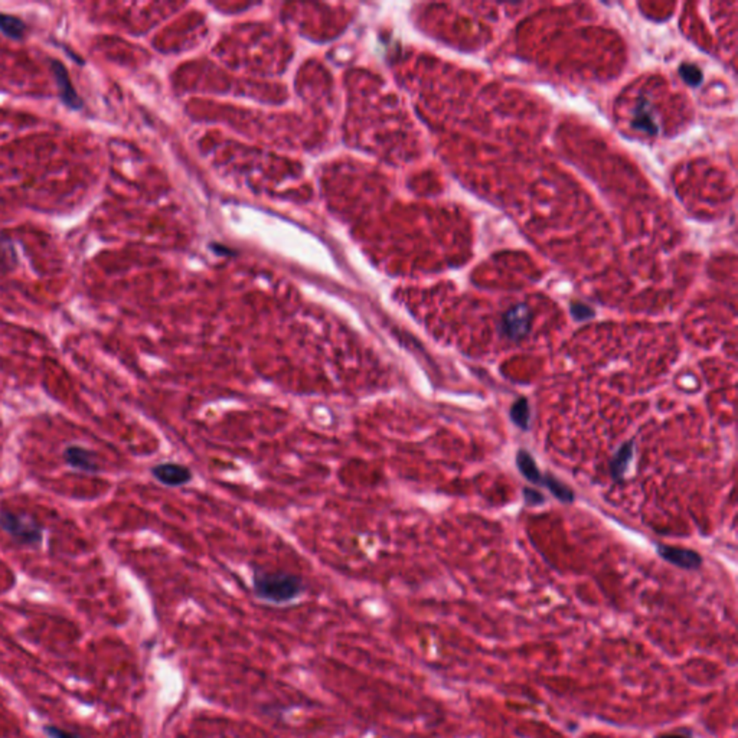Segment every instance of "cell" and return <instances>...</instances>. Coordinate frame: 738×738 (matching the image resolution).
<instances>
[{"label": "cell", "mask_w": 738, "mask_h": 738, "mask_svg": "<svg viewBox=\"0 0 738 738\" xmlns=\"http://www.w3.org/2000/svg\"><path fill=\"white\" fill-rule=\"evenodd\" d=\"M253 588L262 602L285 604L296 600L305 591V584L294 574L285 571H257L253 577Z\"/></svg>", "instance_id": "1"}, {"label": "cell", "mask_w": 738, "mask_h": 738, "mask_svg": "<svg viewBox=\"0 0 738 738\" xmlns=\"http://www.w3.org/2000/svg\"><path fill=\"white\" fill-rule=\"evenodd\" d=\"M0 531L17 547L37 550L45 539V528L37 518L6 507L0 509Z\"/></svg>", "instance_id": "2"}, {"label": "cell", "mask_w": 738, "mask_h": 738, "mask_svg": "<svg viewBox=\"0 0 738 738\" xmlns=\"http://www.w3.org/2000/svg\"><path fill=\"white\" fill-rule=\"evenodd\" d=\"M51 71L54 75L61 102L68 110L80 111L84 107V100L78 96L66 66L60 60H51Z\"/></svg>", "instance_id": "3"}, {"label": "cell", "mask_w": 738, "mask_h": 738, "mask_svg": "<svg viewBox=\"0 0 738 738\" xmlns=\"http://www.w3.org/2000/svg\"><path fill=\"white\" fill-rule=\"evenodd\" d=\"M502 333L514 342L523 339L531 330V310L526 305H516L502 318Z\"/></svg>", "instance_id": "4"}, {"label": "cell", "mask_w": 738, "mask_h": 738, "mask_svg": "<svg viewBox=\"0 0 738 738\" xmlns=\"http://www.w3.org/2000/svg\"><path fill=\"white\" fill-rule=\"evenodd\" d=\"M64 462L69 469L85 474H98L101 467L98 465V456L91 449L77 444H69L62 451Z\"/></svg>", "instance_id": "5"}, {"label": "cell", "mask_w": 738, "mask_h": 738, "mask_svg": "<svg viewBox=\"0 0 738 738\" xmlns=\"http://www.w3.org/2000/svg\"><path fill=\"white\" fill-rule=\"evenodd\" d=\"M150 473L157 482L166 487L185 486L193 478V473L188 466L181 465V463H174V462H165V463L156 465L152 467Z\"/></svg>", "instance_id": "6"}, {"label": "cell", "mask_w": 738, "mask_h": 738, "mask_svg": "<svg viewBox=\"0 0 738 738\" xmlns=\"http://www.w3.org/2000/svg\"><path fill=\"white\" fill-rule=\"evenodd\" d=\"M656 551L665 561L671 562V564L682 570H698L702 566V557L694 550L669 547L659 543Z\"/></svg>", "instance_id": "7"}, {"label": "cell", "mask_w": 738, "mask_h": 738, "mask_svg": "<svg viewBox=\"0 0 738 738\" xmlns=\"http://www.w3.org/2000/svg\"><path fill=\"white\" fill-rule=\"evenodd\" d=\"M633 454H635V442L630 440V442L624 443L618 450V453L613 456V459L610 462V473H611V478L614 480H616V482H622L623 480L626 471L630 467L631 460H633Z\"/></svg>", "instance_id": "8"}, {"label": "cell", "mask_w": 738, "mask_h": 738, "mask_svg": "<svg viewBox=\"0 0 738 738\" xmlns=\"http://www.w3.org/2000/svg\"><path fill=\"white\" fill-rule=\"evenodd\" d=\"M633 127L636 130H640L649 136L658 134V125L650 111V102L647 100H640L636 105L635 110V118H633Z\"/></svg>", "instance_id": "9"}, {"label": "cell", "mask_w": 738, "mask_h": 738, "mask_svg": "<svg viewBox=\"0 0 738 738\" xmlns=\"http://www.w3.org/2000/svg\"><path fill=\"white\" fill-rule=\"evenodd\" d=\"M516 466L526 480L535 485H542L543 474L538 469V465L530 451L523 449L516 451Z\"/></svg>", "instance_id": "10"}, {"label": "cell", "mask_w": 738, "mask_h": 738, "mask_svg": "<svg viewBox=\"0 0 738 738\" xmlns=\"http://www.w3.org/2000/svg\"><path fill=\"white\" fill-rule=\"evenodd\" d=\"M28 26L15 15L0 12V33L12 41H22L26 37Z\"/></svg>", "instance_id": "11"}, {"label": "cell", "mask_w": 738, "mask_h": 738, "mask_svg": "<svg viewBox=\"0 0 738 738\" xmlns=\"http://www.w3.org/2000/svg\"><path fill=\"white\" fill-rule=\"evenodd\" d=\"M541 486H546L551 494L562 503H573L574 502V492L571 490V487H568L566 483H562L561 480H558L555 476H552V474H543V479H542V485Z\"/></svg>", "instance_id": "12"}, {"label": "cell", "mask_w": 738, "mask_h": 738, "mask_svg": "<svg viewBox=\"0 0 738 738\" xmlns=\"http://www.w3.org/2000/svg\"><path fill=\"white\" fill-rule=\"evenodd\" d=\"M509 417H511L512 423L519 427L521 430L523 431H528L530 430V420H531V411H530V404H528V399L526 398H518L511 407V411H509Z\"/></svg>", "instance_id": "13"}, {"label": "cell", "mask_w": 738, "mask_h": 738, "mask_svg": "<svg viewBox=\"0 0 738 738\" xmlns=\"http://www.w3.org/2000/svg\"><path fill=\"white\" fill-rule=\"evenodd\" d=\"M679 75L682 77V80L692 85V87H698L702 81V73L701 69L696 66V65H692V64H682L679 66Z\"/></svg>", "instance_id": "14"}, {"label": "cell", "mask_w": 738, "mask_h": 738, "mask_svg": "<svg viewBox=\"0 0 738 738\" xmlns=\"http://www.w3.org/2000/svg\"><path fill=\"white\" fill-rule=\"evenodd\" d=\"M571 313L577 321H587L594 316V310L583 303H574L571 306Z\"/></svg>", "instance_id": "15"}, {"label": "cell", "mask_w": 738, "mask_h": 738, "mask_svg": "<svg viewBox=\"0 0 738 738\" xmlns=\"http://www.w3.org/2000/svg\"><path fill=\"white\" fill-rule=\"evenodd\" d=\"M523 496H525V502L528 505H541L543 503V501H546V498H543L542 494H539L538 490H534V489H523Z\"/></svg>", "instance_id": "16"}, {"label": "cell", "mask_w": 738, "mask_h": 738, "mask_svg": "<svg viewBox=\"0 0 738 738\" xmlns=\"http://www.w3.org/2000/svg\"><path fill=\"white\" fill-rule=\"evenodd\" d=\"M45 732L49 735V738H78L77 735L66 732L58 727H45Z\"/></svg>", "instance_id": "17"}, {"label": "cell", "mask_w": 738, "mask_h": 738, "mask_svg": "<svg viewBox=\"0 0 738 738\" xmlns=\"http://www.w3.org/2000/svg\"><path fill=\"white\" fill-rule=\"evenodd\" d=\"M655 738H690L687 735H683L681 732H672V734H662V735H658Z\"/></svg>", "instance_id": "18"}]
</instances>
